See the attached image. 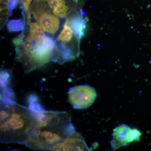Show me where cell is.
Masks as SVG:
<instances>
[{"instance_id":"cell-2","label":"cell","mask_w":151,"mask_h":151,"mask_svg":"<svg viewBox=\"0 0 151 151\" xmlns=\"http://www.w3.org/2000/svg\"><path fill=\"white\" fill-rule=\"evenodd\" d=\"M0 113L1 142L24 144L36 119L35 111L19 105L12 98L3 97Z\"/></svg>"},{"instance_id":"cell-12","label":"cell","mask_w":151,"mask_h":151,"mask_svg":"<svg viewBox=\"0 0 151 151\" xmlns=\"http://www.w3.org/2000/svg\"><path fill=\"white\" fill-rule=\"evenodd\" d=\"M43 29L37 23H32L30 25V34L29 37L32 39L40 41L44 35Z\"/></svg>"},{"instance_id":"cell-1","label":"cell","mask_w":151,"mask_h":151,"mask_svg":"<svg viewBox=\"0 0 151 151\" xmlns=\"http://www.w3.org/2000/svg\"><path fill=\"white\" fill-rule=\"evenodd\" d=\"M36 114L34 126L24 145L35 150H51L76 132L71 116L64 111L32 109Z\"/></svg>"},{"instance_id":"cell-10","label":"cell","mask_w":151,"mask_h":151,"mask_svg":"<svg viewBox=\"0 0 151 151\" xmlns=\"http://www.w3.org/2000/svg\"><path fill=\"white\" fill-rule=\"evenodd\" d=\"M47 2L49 6L53 9V13L55 15L65 17L66 16L69 8L65 5V0H42Z\"/></svg>"},{"instance_id":"cell-3","label":"cell","mask_w":151,"mask_h":151,"mask_svg":"<svg viewBox=\"0 0 151 151\" xmlns=\"http://www.w3.org/2000/svg\"><path fill=\"white\" fill-rule=\"evenodd\" d=\"M54 47L53 39L47 36L44 35L25 64L28 67L27 70H32L52 60Z\"/></svg>"},{"instance_id":"cell-6","label":"cell","mask_w":151,"mask_h":151,"mask_svg":"<svg viewBox=\"0 0 151 151\" xmlns=\"http://www.w3.org/2000/svg\"><path fill=\"white\" fill-rule=\"evenodd\" d=\"M84 138L78 132H75L58 144L52 151H89Z\"/></svg>"},{"instance_id":"cell-15","label":"cell","mask_w":151,"mask_h":151,"mask_svg":"<svg viewBox=\"0 0 151 151\" xmlns=\"http://www.w3.org/2000/svg\"><path fill=\"white\" fill-rule=\"evenodd\" d=\"M26 12H28L29 6L32 0H20Z\"/></svg>"},{"instance_id":"cell-4","label":"cell","mask_w":151,"mask_h":151,"mask_svg":"<svg viewBox=\"0 0 151 151\" xmlns=\"http://www.w3.org/2000/svg\"><path fill=\"white\" fill-rule=\"evenodd\" d=\"M96 97L95 89L86 85L74 86L68 92V101L75 109L89 108L94 103Z\"/></svg>"},{"instance_id":"cell-14","label":"cell","mask_w":151,"mask_h":151,"mask_svg":"<svg viewBox=\"0 0 151 151\" xmlns=\"http://www.w3.org/2000/svg\"><path fill=\"white\" fill-rule=\"evenodd\" d=\"M19 0H8V6L9 9L12 10L18 4Z\"/></svg>"},{"instance_id":"cell-5","label":"cell","mask_w":151,"mask_h":151,"mask_svg":"<svg viewBox=\"0 0 151 151\" xmlns=\"http://www.w3.org/2000/svg\"><path fill=\"white\" fill-rule=\"evenodd\" d=\"M142 135L139 130L132 129L126 124H122L113 129V139L111 141L112 148L117 150L130 143L139 142Z\"/></svg>"},{"instance_id":"cell-7","label":"cell","mask_w":151,"mask_h":151,"mask_svg":"<svg viewBox=\"0 0 151 151\" xmlns=\"http://www.w3.org/2000/svg\"><path fill=\"white\" fill-rule=\"evenodd\" d=\"M36 17L44 31L54 35L59 27L58 18L47 11L39 9L36 14Z\"/></svg>"},{"instance_id":"cell-13","label":"cell","mask_w":151,"mask_h":151,"mask_svg":"<svg viewBox=\"0 0 151 151\" xmlns=\"http://www.w3.org/2000/svg\"><path fill=\"white\" fill-rule=\"evenodd\" d=\"M7 27L9 31L11 32L19 31L23 29L24 22L22 19H12L8 22Z\"/></svg>"},{"instance_id":"cell-11","label":"cell","mask_w":151,"mask_h":151,"mask_svg":"<svg viewBox=\"0 0 151 151\" xmlns=\"http://www.w3.org/2000/svg\"><path fill=\"white\" fill-rule=\"evenodd\" d=\"M73 37L77 38L78 40L80 41L76 36V35L73 32V30L70 27L68 23V20L64 24L63 29L58 35V37L57 39V40L58 41H62L68 42L72 40Z\"/></svg>"},{"instance_id":"cell-8","label":"cell","mask_w":151,"mask_h":151,"mask_svg":"<svg viewBox=\"0 0 151 151\" xmlns=\"http://www.w3.org/2000/svg\"><path fill=\"white\" fill-rule=\"evenodd\" d=\"M68 20V23L76 36L81 40L84 35L86 27V21L81 11H76Z\"/></svg>"},{"instance_id":"cell-9","label":"cell","mask_w":151,"mask_h":151,"mask_svg":"<svg viewBox=\"0 0 151 151\" xmlns=\"http://www.w3.org/2000/svg\"><path fill=\"white\" fill-rule=\"evenodd\" d=\"M56 55H55L52 60L62 63L66 61L75 59L78 53L64 44H58L56 46Z\"/></svg>"}]
</instances>
